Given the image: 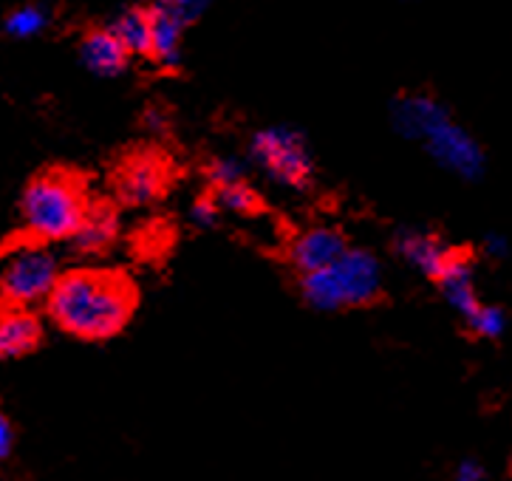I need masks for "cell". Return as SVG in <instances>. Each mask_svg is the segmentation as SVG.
I'll return each mask as SVG.
<instances>
[{"label": "cell", "mask_w": 512, "mask_h": 481, "mask_svg": "<svg viewBox=\"0 0 512 481\" xmlns=\"http://www.w3.org/2000/svg\"><path fill=\"white\" fill-rule=\"evenodd\" d=\"M136 309L133 283L111 269H71L54 286L46 312L77 340L102 343L131 323Z\"/></svg>", "instance_id": "6da1fadb"}, {"label": "cell", "mask_w": 512, "mask_h": 481, "mask_svg": "<svg viewBox=\"0 0 512 481\" xmlns=\"http://www.w3.org/2000/svg\"><path fill=\"white\" fill-rule=\"evenodd\" d=\"M391 122L399 136L416 142L447 173L467 182L479 179L484 173L481 145L436 97L402 94L391 105Z\"/></svg>", "instance_id": "7a4b0ae2"}, {"label": "cell", "mask_w": 512, "mask_h": 481, "mask_svg": "<svg viewBox=\"0 0 512 481\" xmlns=\"http://www.w3.org/2000/svg\"><path fill=\"white\" fill-rule=\"evenodd\" d=\"M88 207L91 201L85 196L80 176L68 170H46L26 184L20 196V221L32 241L57 244L71 241V235L83 224Z\"/></svg>", "instance_id": "3957f363"}, {"label": "cell", "mask_w": 512, "mask_h": 481, "mask_svg": "<svg viewBox=\"0 0 512 481\" xmlns=\"http://www.w3.org/2000/svg\"><path fill=\"white\" fill-rule=\"evenodd\" d=\"M380 292L382 266L377 255L363 247H348L331 266L300 278V295L320 312L368 306Z\"/></svg>", "instance_id": "277c9868"}, {"label": "cell", "mask_w": 512, "mask_h": 481, "mask_svg": "<svg viewBox=\"0 0 512 481\" xmlns=\"http://www.w3.org/2000/svg\"><path fill=\"white\" fill-rule=\"evenodd\" d=\"M249 162L266 179L286 190H306L314 179V153L309 139L292 125H269L252 133Z\"/></svg>", "instance_id": "5b68a950"}, {"label": "cell", "mask_w": 512, "mask_h": 481, "mask_svg": "<svg viewBox=\"0 0 512 481\" xmlns=\"http://www.w3.org/2000/svg\"><path fill=\"white\" fill-rule=\"evenodd\" d=\"M60 261L40 241H20L9 249L0 269V300L12 309H29L34 303H49L54 286L60 283Z\"/></svg>", "instance_id": "8992f818"}, {"label": "cell", "mask_w": 512, "mask_h": 481, "mask_svg": "<svg viewBox=\"0 0 512 481\" xmlns=\"http://www.w3.org/2000/svg\"><path fill=\"white\" fill-rule=\"evenodd\" d=\"M170 165L156 150L131 153L114 176V190L122 204L128 207H148L167 193Z\"/></svg>", "instance_id": "52a82bcc"}, {"label": "cell", "mask_w": 512, "mask_h": 481, "mask_svg": "<svg viewBox=\"0 0 512 481\" xmlns=\"http://www.w3.org/2000/svg\"><path fill=\"white\" fill-rule=\"evenodd\" d=\"M348 249L346 235L340 233L337 227H329V224H317V227H309L292 238L289 244V264L295 266L303 275H312V272H320L331 266L343 252Z\"/></svg>", "instance_id": "ba28073f"}, {"label": "cell", "mask_w": 512, "mask_h": 481, "mask_svg": "<svg viewBox=\"0 0 512 481\" xmlns=\"http://www.w3.org/2000/svg\"><path fill=\"white\" fill-rule=\"evenodd\" d=\"M394 252L399 261L416 269L419 275H425L430 281H436L447 264L456 258V252L447 247L445 241L430 230H419V227H405L394 235Z\"/></svg>", "instance_id": "9c48e42d"}, {"label": "cell", "mask_w": 512, "mask_h": 481, "mask_svg": "<svg viewBox=\"0 0 512 481\" xmlns=\"http://www.w3.org/2000/svg\"><path fill=\"white\" fill-rule=\"evenodd\" d=\"M80 63L94 77L111 80V77H119L128 68L131 54L116 40V34L108 26H102V29H91L83 37V43H80Z\"/></svg>", "instance_id": "30bf717a"}, {"label": "cell", "mask_w": 512, "mask_h": 481, "mask_svg": "<svg viewBox=\"0 0 512 481\" xmlns=\"http://www.w3.org/2000/svg\"><path fill=\"white\" fill-rule=\"evenodd\" d=\"M43 340V323L29 309H0V360H17L32 354Z\"/></svg>", "instance_id": "8fae6325"}, {"label": "cell", "mask_w": 512, "mask_h": 481, "mask_svg": "<svg viewBox=\"0 0 512 481\" xmlns=\"http://www.w3.org/2000/svg\"><path fill=\"white\" fill-rule=\"evenodd\" d=\"M439 283V292H442V298L447 300V306L456 312V315L464 317V323L470 320V317L479 312L481 298L479 292H476V272H473V264L456 252V258L447 264V269L436 278Z\"/></svg>", "instance_id": "7c38bea8"}, {"label": "cell", "mask_w": 512, "mask_h": 481, "mask_svg": "<svg viewBox=\"0 0 512 481\" xmlns=\"http://www.w3.org/2000/svg\"><path fill=\"white\" fill-rule=\"evenodd\" d=\"M116 238H119V216L111 204L100 201L88 207L83 224L77 227L68 244L77 255H102L105 249L114 247Z\"/></svg>", "instance_id": "4fadbf2b"}, {"label": "cell", "mask_w": 512, "mask_h": 481, "mask_svg": "<svg viewBox=\"0 0 512 481\" xmlns=\"http://www.w3.org/2000/svg\"><path fill=\"white\" fill-rule=\"evenodd\" d=\"M150 9V23H153V46H150V57L167 71L182 66V43H184V26L179 17L170 9H165L159 0H153Z\"/></svg>", "instance_id": "5bb4252c"}, {"label": "cell", "mask_w": 512, "mask_h": 481, "mask_svg": "<svg viewBox=\"0 0 512 481\" xmlns=\"http://www.w3.org/2000/svg\"><path fill=\"white\" fill-rule=\"evenodd\" d=\"M108 29L116 34V40L128 49L131 57H150L153 23H150L148 6H125L122 12H116Z\"/></svg>", "instance_id": "9a60e30c"}, {"label": "cell", "mask_w": 512, "mask_h": 481, "mask_svg": "<svg viewBox=\"0 0 512 481\" xmlns=\"http://www.w3.org/2000/svg\"><path fill=\"white\" fill-rule=\"evenodd\" d=\"M51 12L43 3H23L3 17V32L15 40H32L49 29Z\"/></svg>", "instance_id": "2e32d148"}, {"label": "cell", "mask_w": 512, "mask_h": 481, "mask_svg": "<svg viewBox=\"0 0 512 481\" xmlns=\"http://www.w3.org/2000/svg\"><path fill=\"white\" fill-rule=\"evenodd\" d=\"M210 196L218 201L221 210L235 213V216H252V213H258V207H261V196L255 193V187H252L247 179L224 184V187H213Z\"/></svg>", "instance_id": "e0dca14e"}, {"label": "cell", "mask_w": 512, "mask_h": 481, "mask_svg": "<svg viewBox=\"0 0 512 481\" xmlns=\"http://www.w3.org/2000/svg\"><path fill=\"white\" fill-rule=\"evenodd\" d=\"M467 329L481 337V340H498L504 337L507 329H510V317L501 306H493V303H484L476 315L467 320Z\"/></svg>", "instance_id": "ac0fdd59"}, {"label": "cell", "mask_w": 512, "mask_h": 481, "mask_svg": "<svg viewBox=\"0 0 512 481\" xmlns=\"http://www.w3.org/2000/svg\"><path fill=\"white\" fill-rule=\"evenodd\" d=\"M247 179V162L238 159V156H218L207 165V182H210V190L213 187H224V184L241 182Z\"/></svg>", "instance_id": "d6986e66"}, {"label": "cell", "mask_w": 512, "mask_h": 481, "mask_svg": "<svg viewBox=\"0 0 512 481\" xmlns=\"http://www.w3.org/2000/svg\"><path fill=\"white\" fill-rule=\"evenodd\" d=\"M159 3L179 17L184 26H193L213 6V0H159Z\"/></svg>", "instance_id": "ffe728a7"}, {"label": "cell", "mask_w": 512, "mask_h": 481, "mask_svg": "<svg viewBox=\"0 0 512 481\" xmlns=\"http://www.w3.org/2000/svg\"><path fill=\"white\" fill-rule=\"evenodd\" d=\"M224 210L218 207V201L207 193V196H201V199L193 201V207H190V221L201 227V230H210L218 224V216H221Z\"/></svg>", "instance_id": "44dd1931"}, {"label": "cell", "mask_w": 512, "mask_h": 481, "mask_svg": "<svg viewBox=\"0 0 512 481\" xmlns=\"http://www.w3.org/2000/svg\"><path fill=\"white\" fill-rule=\"evenodd\" d=\"M456 481H493L479 462H462L456 470Z\"/></svg>", "instance_id": "7402d4cb"}, {"label": "cell", "mask_w": 512, "mask_h": 481, "mask_svg": "<svg viewBox=\"0 0 512 481\" xmlns=\"http://www.w3.org/2000/svg\"><path fill=\"white\" fill-rule=\"evenodd\" d=\"M12 445H15V433H12V425L9 419L0 414V459H6L12 453Z\"/></svg>", "instance_id": "603a6c76"}, {"label": "cell", "mask_w": 512, "mask_h": 481, "mask_svg": "<svg viewBox=\"0 0 512 481\" xmlns=\"http://www.w3.org/2000/svg\"><path fill=\"white\" fill-rule=\"evenodd\" d=\"M484 252L490 255V258H504L510 247H507V241L501 238V235H487V241H484Z\"/></svg>", "instance_id": "cb8c5ba5"}, {"label": "cell", "mask_w": 512, "mask_h": 481, "mask_svg": "<svg viewBox=\"0 0 512 481\" xmlns=\"http://www.w3.org/2000/svg\"><path fill=\"white\" fill-rule=\"evenodd\" d=\"M165 122L167 117L162 111H156V108H150L148 114H145V125H148L150 131H165Z\"/></svg>", "instance_id": "d4e9b609"}, {"label": "cell", "mask_w": 512, "mask_h": 481, "mask_svg": "<svg viewBox=\"0 0 512 481\" xmlns=\"http://www.w3.org/2000/svg\"><path fill=\"white\" fill-rule=\"evenodd\" d=\"M402 3H413V0H402Z\"/></svg>", "instance_id": "484cf974"}]
</instances>
